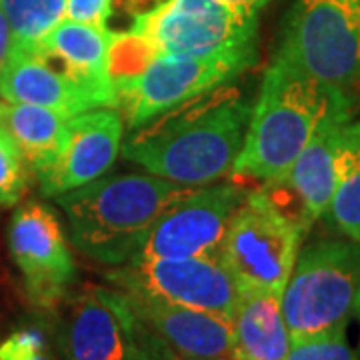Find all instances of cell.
Here are the masks:
<instances>
[{"label": "cell", "instance_id": "obj_1", "mask_svg": "<svg viewBox=\"0 0 360 360\" xmlns=\"http://www.w3.org/2000/svg\"><path fill=\"white\" fill-rule=\"evenodd\" d=\"M250 112L245 94L226 82L130 130L120 153L160 179L184 186L210 184L232 172Z\"/></svg>", "mask_w": 360, "mask_h": 360}, {"label": "cell", "instance_id": "obj_2", "mask_svg": "<svg viewBox=\"0 0 360 360\" xmlns=\"http://www.w3.org/2000/svg\"><path fill=\"white\" fill-rule=\"evenodd\" d=\"M345 104L354 101L276 52L260 82L232 174L262 184L281 180L322 120Z\"/></svg>", "mask_w": 360, "mask_h": 360}, {"label": "cell", "instance_id": "obj_3", "mask_svg": "<svg viewBox=\"0 0 360 360\" xmlns=\"http://www.w3.org/2000/svg\"><path fill=\"white\" fill-rule=\"evenodd\" d=\"M194 191L155 174H122L54 198L68 219L72 245L94 262L120 266L136 255L158 217Z\"/></svg>", "mask_w": 360, "mask_h": 360}, {"label": "cell", "instance_id": "obj_4", "mask_svg": "<svg viewBox=\"0 0 360 360\" xmlns=\"http://www.w3.org/2000/svg\"><path fill=\"white\" fill-rule=\"evenodd\" d=\"M304 236L302 224L286 214L264 188L246 191L232 214L219 260L238 290L283 296Z\"/></svg>", "mask_w": 360, "mask_h": 360}, {"label": "cell", "instance_id": "obj_5", "mask_svg": "<svg viewBox=\"0 0 360 360\" xmlns=\"http://www.w3.org/2000/svg\"><path fill=\"white\" fill-rule=\"evenodd\" d=\"M359 286V243L319 240L302 248L281 296L290 340L347 328Z\"/></svg>", "mask_w": 360, "mask_h": 360}, {"label": "cell", "instance_id": "obj_6", "mask_svg": "<svg viewBox=\"0 0 360 360\" xmlns=\"http://www.w3.org/2000/svg\"><path fill=\"white\" fill-rule=\"evenodd\" d=\"M278 52L321 82L360 94V0H295Z\"/></svg>", "mask_w": 360, "mask_h": 360}, {"label": "cell", "instance_id": "obj_7", "mask_svg": "<svg viewBox=\"0 0 360 360\" xmlns=\"http://www.w3.org/2000/svg\"><path fill=\"white\" fill-rule=\"evenodd\" d=\"M258 14L222 0H165L139 14L130 32L160 54L210 56L257 51Z\"/></svg>", "mask_w": 360, "mask_h": 360}, {"label": "cell", "instance_id": "obj_8", "mask_svg": "<svg viewBox=\"0 0 360 360\" xmlns=\"http://www.w3.org/2000/svg\"><path fill=\"white\" fill-rule=\"evenodd\" d=\"M257 63V51L186 56L158 54L141 77L116 92L129 129L134 130L165 110L232 82Z\"/></svg>", "mask_w": 360, "mask_h": 360}, {"label": "cell", "instance_id": "obj_9", "mask_svg": "<svg viewBox=\"0 0 360 360\" xmlns=\"http://www.w3.org/2000/svg\"><path fill=\"white\" fill-rule=\"evenodd\" d=\"M106 281L122 292L146 295L232 321L240 290L219 258H130Z\"/></svg>", "mask_w": 360, "mask_h": 360}, {"label": "cell", "instance_id": "obj_10", "mask_svg": "<svg viewBox=\"0 0 360 360\" xmlns=\"http://www.w3.org/2000/svg\"><path fill=\"white\" fill-rule=\"evenodd\" d=\"M8 250L22 276L28 302L39 310H56L77 283V260L51 206L30 200L11 219Z\"/></svg>", "mask_w": 360, "mask_h": 360}, {"label": "cell", "instance_id": "obj_11", "mask_svg": "<svg viewBox=\"0 0 360 360\" xmlns=\"http://www.w3.org/2000/svg\"><path fill=\"white\" fill-rule=\"evenodd\" d=\"M245 194L236 184L196 188L158 217L132 258H219Z\"/></svg>", "mask_w": 360, "mask_h": 360}, {"label": "cell", "instance_id": "obj_12", "mask_svg": "<svg viewBox=\"0 0 360 360\" xmlns=\"http://www.w3.org/2000/svg\"><path fill=\"white\" fill-rule=\"evenodd\" d=\"M60 347L66 360H142L141 322L124 292L89 284L65 300Z\"/></svg>", "mask_w": 360, "mask_h": 360}, {"label": "cell", "instance_id": "obj_13", "mask_svg": "<svg viewBox=\"0 0 360 360\" xmlns=\"http://www.w3.org/2000/svg\"><path fill=\"white\" fill-rule=\"evenodd\" d=\"M350 120L352 104L338 106L322 120L314 136L283 179L262 184L270 198L286 214L298 220L307 232L316 220L324 217L330 205L336 186L338 155Z\"/></svg>", "mask_w": 360, "mask_h": 360}, {"label": "cell", "instance_id": "obj_14", "mask_svg": "<svg viewBox=\"0 0 360 360\" xmlns=\"http://www.w3.org/2000/svg\"><path fill=\"white\" fill-rule=\"evenodd\" d=\"M124 124L115 108H92L66 118V144L58 165L40 182L44 196H58L104 176L120 155Z\"/></svg>", "mask_w": 360, "mask_h": 360}, {"label": "cell", "instance_id": "obj_15", "mask_svg": "<svg viewBox=\"0 0 360 360\" xmlns=\"http://www.w3.org/2000/svg\"><path fill=\"white\" fill-rule=\"evenodd\" d=\"M122 292V290H120ZM134 316L180 359L232 356V321L155 296L124 292Z\"/></svg>", "mask_w": 360, "mask_h": 360}, {"label": "cell", "instance_id": "obj_16", "mask_svg": "<svg viewBox=\"0 0 360 360\" xmlns=\"http://www.w3.org/2000/svg\"><path fill=\"white\" fill-rule=\"evenodd\" d=\"M112 39L115 32L108 28L65 18L44 37L40 49L75 80L92 108H116L118 98L108 72Z\"/></svg>", "mask_w": 360, "mask_h": 360}, {"label": "cell", "instance_id": "obj_17", "mask_svg": "<svg viewBox=\"0 0 360 360\" xmlns=\"http://www.w3.org/2000/svg\"><path fill=\"white\" fill-rule=\"evenodd\" d=\"M0 98L42 106L66 118L92 110L86 94L40 44L13 46L8 60L0 68Z\"/></svg>", "mask_w": 360, "mask_h": 360}, {"label": "cell", "instance_id": "obj_18", "mask_svg": "<svg viewBox=\"0 0 360 360\" xmlns=\"http://www.w3.org/2000/svg\"><path fill=\"white\" fill-rule=\"evenodd\" d=\"M232 330L234 360L288 359L290 335L278 295L264 290H240Z\"/></svg>", "mask_w": 360, "mask_h": 360}, {"label": "cell", "instance_id": "obj_19", "mask_svg": "<svg viewBox=\"0 0 360 360\" xmlns=\"http://www.w3.org/2000/svg\"><path fill=\"white\" fill-rule=\"evenodd\" d=\"M0 127L18 144L30 172L42 182L58 165L66 144V116L34 104L0 98Z\"/></svg>", "mask_w": 360, "mask_h": 360}, {"label": "cell", "instance_id": "obj_20", "mask_svg": "<svg viewBox=\"0 0 360 360\" xmlns=\"http://www.w3.org/2000/svg\"><path fill=\"white\" fill-rule=\"evenodd\" d=\"M324 217L360 245V120L348 122L336 165V186Z\"/></svg>", "mask_w": 360, "mask_h": 360}, {"label": "cell", "instance_id": "obj_21", "mask_svg": "<svg viewBox=\"0 0 360 360\" xmlns=\"http://www.w3.org/2000/svg\"><path fill=\"white\" fill-rule=\"evenodd\" d=\"M14 46H37L66 18V0H0Z\"/></svg>", "mask_w": 360, "mask_h": 360}, {"label": "cell", "instance_id": "obj_22", "mask_svg": "<svg viewBox=\"0 0 360 360\" xmlns=\"http://www.w3.org/2000/svg\"><path fill=\"white\" fill-rule=\"evenodd\" d=\"M30 168L13 136L0 127V206H16L28 193Z\"/></svg>", "mask_w": 360, "mask_h": 360}, {"label": "cell", "instance_id": "obj_23", "mask_svg": "<svg viewBox=\"0 0 360 360\" xmlns=\"http://www.w3.org/2000/svg\"><path fill=\"white\" fill-rule=\"evenodd\" d=\"M286 360H360L347 338V328L309 336L300 340H290V350Z\"/></svg>", "mask_w": 360, "mask_h": 360}, {"label": "cell", "instance_id": "obj_24", "mask_svg": "<svg viewBox=\"0 0 360 360\" xmlns=\"http://www.w3.org/2000/svg\"><path fill=\"white\" fill-rule=\"evenodd\" d=\"M46 348L49 338L40 326H22L0 340V360H30Z\"/></svg>", "mask_w": 360, "mask_h": 360}, {"label": "cell", "instance_id": "obj_25", "mask_svg": "<svg viewBox=\"0 0 360 360\" xmlns=\"http://www.w3.org/2000/svg\"><path fill=\"white\" fill-rule=\"evenodd\" d=\"M110 6L112 0H66V18L106 28Z\"/></svg>", "mask_w": 360, "mask_h": 360}, {"label": "cell", "instance_id": "obj_26", "mask_svg": "<svg viewBox=\"0 0 360 360\" xmlns=\"http://www.w3.org/2000/svg\"><path fill=\"white\" fill-rule=\"evenodd\" d=\"M139 335H141L142 360H182L172 348L168 347L167 342H162L155 333H150L142 322L139 326Z\"/></svg>", "mask_w": 360, "mask_h": 360}, {"label": "cell", "instance_id": "obj_27", "mask_svg": "<svg viewBox=\"0 0 360 360\" xmlns=\"http://www.w3.org/2000/svg\"><path fill=\"white\" fill-rule=\"evenodd\" d=\"M14 46V37H13V28L8 25V18L0 6V68L4 66V63L8 60L11 52H13Z\"/></svg>", "mask_w": 360, "mask_h": 360}, {"label": "cell", "instance_id": "obj_28", "mask_svg": "<svg viewBox=\"0 0 360 360\" xmlns=\"http://www.w3.org/2000/svg\"><path fill=\"white\" fill-rule=\"evenodd\" d=\"M226 4H232L236 8H243L246 13H260V8H264L269 4V0H222Z\"/></svg>", "mask_w": 360, "mask_h": 360}, {"label": "cell", "instance_id": "obj_29", "mask_svg": "<svg viewBox=\"0 0 360 360\" xmlns=\"http://www.w3.org/2000/svg\"><path fill=\"white\" fill-rule=\"evenodd\" d=\"M352 314L359 319L360 322V286H359V290H356V296H354V307H352Z\"/></svg>", "mask_w": 360, "mask_h": 360}, {"label": "cell", "instance_id": "obj_30", "mask_svg": "<svg viewBox=\"0 0 360 360\" xmlns=\"http://www.w3.org/2000/svg\"><path fill=\"white\" fill-rule=\"evenodd\" d=\"M30 360H56L54 356H52V352H51V348H46L44 352H40V354H37L34 359H30Z\"/></svg>", "mask_w": 360, "mask_h": 360}, {"label": "cell", "instance_id": "obj_31", "mask_svg": "<svg viewBox=\"0 0 360 360\" xmlns=\"http://www.w3.org/2000/svg\"><path fill=\"white\" fill-rule=\"evenodd\" d=\"M182 360H234V356H212V359H182Z\"/></svg>", "mask_w": 360, "mask_h": 360}]
</instances>
